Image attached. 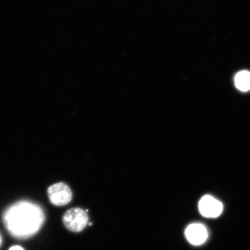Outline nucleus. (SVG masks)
Listing matches in <instances>:
<instances>
[{
    "mask_svg": "<svg viewBox=\"0 0 250 250\" xmlns=\"http://www.w3.org/2000/svg\"><path fill=\"white\" fill-rule=\"evenodd\" d=\"M50 201L57 206H65L69 203L73 198L70 187L64 183H58L50 187L48 189Z\"/></svg>",
    "mask_w": 250,
    "mask_h": 250,
    "instance_id": "3",
    "label": "nucleus"
},
{
    "mask_svg": "<svg viewBox=\"0 0 250 250\" xmlns=\"http://www.w3.org/2000/svg\"><path fill=\"white\" fill-rule=\"evenodd\" d=\"M234 83L240 91H249L250 90V72L246 70L239 72L234 77Z\"/></svg>",
    "mask_w": 250,
    "mask_h": 250,
    "instance_id": "6",
    "label": "nucleus"
},
{
    "mask_svg": "<svg viewBox=\"0 0 250 250\" xmlns=\"http://www.w3.org/2000/svg\"><path fill=\"white\" fill-rule=\"evenodd\" d=\"M1 236H0V245H1Z\"/></svg>",
    "mask_w": 250,
    "mask_h": 250,
    "instance_id": "8",
    "label": "nucleus"
},
{
    "mask_svg": "<svg viewBox=\"0 0 250 250\" xmlns=\"http://www.w3.org/2000/svg\"><path fill=\"white\" fill-rule=\"evenodd\" d=\"M9 233L18 239H26L39 232L45 221V214L38 205L29 201L15 203L3 215Z\"/></svg>",
    "mask_w": 250,
    "mask_h": 250,
    "instance_id": "1",
    "label": "nucleus"
},
{
    "mask_svg": "<svg viewBox=\"0 0 250 250\" xmlns=\"http://www.w3.org/2000/svg\"><path fill=\"white\" fill-rule=\"evenodd\" d=\"M199 210L203 217L216 218L223 211V205L210 195L203 197L199 202Z\"/></svg>",
    "mask_w": 250,
    "mask_h": 250,
    "instance_id": "4",
    "label": "nucleus"
},
{
    "mask_svg": "<svg viewBox=\"0 0 250 250\" xmlns=\"http://www.w3.org/2000/svg\"><path fill=\"white\" fill-rule=\"evenodd\" d=\"M186 236L192 245H201L208 239V230L203 224H192L187 227L186 230Z\"/></svg>",
    "mask_w": 250,
    "mask_h": 250,
    "instance_id": "5",
    "label": "nucleus"
},
{
    "mask_svg": "<svg viewBox=\"0 0 250 250\" xmlns=\"http://www.w3.org/2000/svg\"><path fill=\"white\" fill-rule=\"evenodd\" d=\"M62 221L65 227L71 232H80L89 223L87 212L81 208H73L65 212Z\"/></svg>",
    "mask_w": 250,
    "mask_h": 250,
    "instance_id": "2",
    "label": "nucleus"
},
{
    "mask_svg": "<svg viewBox=\"0 0 250 250\" xmlns=\"http://www.w3.org/2000/svg\"><path fill=\"white\" fill-rule=\"evenodd\" d=\"M9 250H24V249L20 246H16L12 247Z\"/></svg>",
    "mask_w": 250,
    "mask_h": 250,
    "instance_id": "7",
    "label": "nucleus"
}]
</instances>
